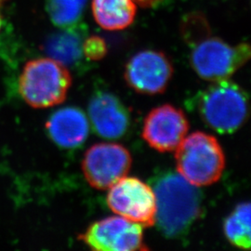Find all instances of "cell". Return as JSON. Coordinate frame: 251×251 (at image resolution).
<instances>
[{"mask_svg": "<svg viewBox=\"0 0 251 251\" xmlns=\"http://www.w3.org/2000/svg\"><path fill=\"white\" fill-rule=\"evenodd\" d=\"M250 58L248 43L231 46L219 37L206 36L194 44L191 64L199 77L217 82L231 77Z\"/></svg>", "mask_w": 251, "mask_h": 251, "instance_id": "cell-5", "label": "cell"}, {"mask_svg": "<svg viewBox=\"0 0 251 251\" xmlns=\"http://www.w3.org/2000/svg\"><path fill=\"white\" fill-rule=\"evenodd\" d=\"M50 36L45 44V50L52 59L63 65H75L84 57L83 42L85 32L76 25L65 27Z\"/></svg>", "mask_w": 251, "mask_h": 251, "instance_id": "cell-13", "label": "cell"}, {"mask_svg": "<svg viewBox=\"0 0 251 251\" xmlns=\"http://www.w3.org/2000/svg\"><path fill=\"white\" fill-rule=\"evenodd\" d=\"M189 129L184 113L171 104L154 108L144 120L143 138L158 152H171L178 148Z\"/></svg>", "mask_w": 251, "mask_h": 251, "instance_id": "cell-10", "label": "cell"}, {"mask_svg": "<svg viewBox=\"0 0 251 251\" xmlns=\"http://www.w3.org/2000/svg\"><path fill=\"white\" fill-rule=\"evenodd\" d=\"M172 75V64L165 53L147 50L130 58L124 76L126 84L138 93L156 95L166 90Z\"/></svg>", "mask_w": 251, "mask_h": 251, "instance_id": "cell-9", "label": "cell"}, {"mask_svg": "<svg viewBox=\"0 0 251 251\" xmlns=\"http://www.w3.org/2000/svg\"><path fill=\"white\" fill-rule=\"evenodd\" d=\"M88 0H47V11L56 26L75 25L80 20Z\"/></svg>", "mask_w": 251, "mask_h": 251, "instance_id": "cell-16", "label": "cell"}, {"mask_svg": "<svg viewBox=\"0 0 251 251\" xmlns=\"http://www.w3.org/2000/svg\"><path fill=\"white\" fill-rule=\"evenodd\" d=\"M137 5H140L143 8H151L158 3H160L162 0H134Z\"/></svg>", "mask_w": 251, "mask_h": 251, "instance_id": "cell-18", "label": "cell"}, {"mask_svg": "<svg viewBox=\"0 0 251 251\" xmlns=\"http://www.w3.org/2000/svg\"><path fill=\"white\" fill-rule=\"evenodd\" d=\"M2 1H3V0H0V3H1V2H2Z\"/></svg>", "mask_w": 251, "mask_h": 251, "instance_id": "cell-20", "label": "cell"}, {"mask_svg": "<svg viewBox=\"0 0 251 251\" xmlns=\"http://www.w3.org/2000/svg\"><path fill=\"white\" fill-rule=\"evenodd\" d=\"M46 127L57 145L63 148H75L86 141L90 125L80 109L66 107L55 112L48 120Z\"/></svg>", "mask_w": 251, "mask_h": 251, "instance_id": "cell-12", "label": "cell"}, {"mask_svg": "<svg viewBox=\"0 0 251 251\" xmlns=\"http://www.w3.org/2000/svg\"><path fill=\"white\" fill-rule=\"evenodd\" d=\"M78 238L93 251L148 250L144 243L143 226L121 216H112L93 223Z\"/></svg>", "mask_w": 251, "mask_h": 251, "instance_id": "cell-7", "label": "cell"}, {"mask_svg": "<svg viewBox=\"0 0 251 251\" xmlns=\"http://www.w3.org/2000/svg\"><path fill=\"white\" fill-rule=\"evenodd\" d=\"M131 162V155L123 145L101 143L86 152L82 171L90 186L106 190L127 175Z\"/></svg>", "mask_w": 251, "mask_h": 251, "instance_id": "cell-8", "label": "cell"}, {"mask_svg": "<svg viewBox=\"0 0 251 251\" xmlns=\"http://www.w3.org/2000/svg\"><path fill=\"white\" fill-rule=\"evenodd\" d=\"M198 109L210 128L221 134H231L248 119L249 97L238 84L228 79L217 81L201 93Z\"/></svg>", "mask_w": 251, "mask_h": 251, "instance_id": "cell-3", "label": "cell"}, {"mask_svg": "<svg viewBox=\"0 0 251 251\" xmlns=\"http://www.w3.org/2000/svg\"><path fill=\"white\" fill-rule=\"evenodd\" d=\"M89 116L94 130L102 138L117 139L129 126V115L122 101L114 94L100 91L89 103Z\"/></svg>", "mask_w": 251, "mask_h": 251, "instance_id": "cell-11", "label": "cell"}, {"mask_svg": "<svg viewBox=\"0 0 251 251\" xmlns=\"http://www.w3.org/2000/svg\"><path fill=\"white\" fill-rule=\"evenodd\" d=\"M109 189L107 204L112 211L143 227L155 225V196L147 183L126 176Z\"/></svg>", "mask_w": 251, "mask_h": 251, "instance_id": "cell-6", "label": "cell"}, {"mask_svg": "<svg viewBox=\"0 0 251 251\" xmlns=\"http://www.w3.org/2000/svg\"><path fill=\"white\" fill-rule=\"evenodd\" d=\"M1 26H2V20H1V16H0V29H1Z\"/></svg>", "mask_w": 251, "mask_h": 251, "instance_id": "cell-19", "label": "cell"}, {"mask_svg": "<svg viewBox=\"0 0 251 251\" xmlns=\"http://www.w3.org/2000/svg\"><path fill=\"white\" fill-rule=\"evenodd\" d=\"M224 232L227 240L242 250L251 248V204L244 202L237 205L226 218Z\"/></svg>", "mask_w": 251, "mask_h": 251, "instance_id": "cell-15", "label": "cell"}, {"mask_svg": "<svg viewBox=\"0 0 251 251\" xmlns=\"http://www.w3.org/2000/svg\"><path fill=\"white\" fill-rule=\"evenodd\" d=\"M107 53V46L100 36H88L83 42V54L90 61H100Z\"/></svg>", "mask_w": 251, "mask_h": 251, "instance_id": "cell-17", "label": "cell"}, {"mask_svg": "<svg viewBox=\"0 0 251 251\" xmlns=\"http://www.w3.org/2000/svg\"><path fill=\"white\" fill-rule=\"evenodd\" d=\"M71 85L72 77L66 66L52 58L28 62L19 82L23 99L27 104L37 109L62 103Z\"/></svg>", "mask_w": 251, "mask_h": 251, "instance_id": "cell-4", "label": "cell"}, {"mask_svg": "<svg viewBox=\"0 0 251 251\" xmlns=\"http://www.w3.org/2000/svg\"><path fill=\"white\" fill-rule=\"evenodd\" d=\"M153 193L155 224L168 237L182 235L201 213L202 198L199 190L179 174H164L156 180Z\"/></svg>", "mask_w": 251, "mask_h": 251, "instance_id": "cell-1", "label": "cell"}, {"mask_svg": "<svg viewBox=\"0 0 251 251\" xmlns=\"http://www.w3.org/2000/svg\"><path fill=\"white\" fill-rule=\"evenodd\" d=\"M92 14L100 26L109 31L123 30L134 21V0H92Z\"/></svg>", "mask_w": 251, "mask_h": 251, "instance_id": "cell-14", "label": "cell"}, {"mask_svg": "<svg viewBox=\"0 0 251 251\" xmlns=\"http://www.w3.org/2000/svg\"><path fill=\"white\" fill-rule=\"evenodd\" d=\"M179 175L191 184L201 187L218 181L225 168L224 150L214 136L196 131L184 138L176 149Z\"/></svg>", "mask_w": 251, "mask_h": 251, "instance_id": "cell-2", "label": "cell"}]
</instances>
